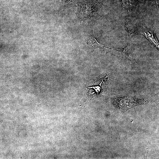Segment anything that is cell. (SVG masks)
Masks as SVG:
<instances>
[{
    "label": "cell",
    "instance_id": "obj_4",
    "mask_svg": "<svg viewBox=\"0 0 159 159\" xmlns=\"http://www.w3.org/2000/svg\"><path fill=\"white\" fill-rule=\"evenodd\" d=\"M139 28L140 29L138 31L140 34L144 35L152 44L158 49V42L153 33L143 26Z\"/></svg>",
    "mask_w": 159,
    "mask_h": 159
},
{
    "label": "cell",
    "instance_id": "obj_8",
    "mask_svg": "<svg viewBox=\"0 0 159 159\" xmlns=\"http://www.w3.org/2000/svg\"><path fill=\"white\" fill-rule=\"evenodd\" d=\"M149 149H148V148H147L146 149V150H147V154H146V158H147V156H148V152H149Z\"/></svg>",
    "mask_w": 159,
    "mask_h": 159
},
{
    "label": "cell",
    "instance_id": "obj_2",
    "mask_svg": "<svg viewBox=\"0 0 159 159\" xmlns=\"http://www.w3.org/2000/svg\"><path fill=\"white\" fill-rule=\"evenodd\" d=\"M148 100L128 96H119L112 98V103L115 108L123 113L137 106L147 103Z\"/></svg>",
    "mask_w": 159,
    "mask_h": 159
},
{
    "label": "cell",
    "instance_id": "obj_3",
    "mask_svg": "<svg viewBox=\"0 0 159 159\" xmlns=\"http://www.w3.org/2000/svg\"><path fill=\"white\" fill-rule=\"evenodd\" d=\"M84 39V43L86 47L91 51L98 48L110 49V47L105 46L97 42L95 37L91 24H88L85 28Z\"/></svg>",
    "mask_w": 159,
    "mask_h": 159
},
{
    "label": "cell",
    "instance_id": "obj_7",
    "mask_svg": "<svg viewBox=\"0 0 159 159\" xmlns=\"http://www.w3.org/2000/svg\"><path fill=\"white\" fill-rule=\"evenodd\" d=\"M63 6L66 7L76 6V0H61Z\"/></svg>",
    "mask_w": 159,
    "mask_h": 159
},
{
    "label": "cell",
    "instance_id": "obj_6",
    "mask_svg": "<svg viewBox=\"0 0 159 159\" xmlns=\"http://www.w3.org/2000/svg\"><path fill=\"white\" fill-rule=\"evenodd\" d=\"M111 49L120 52H122V53H124L126 55H127L133 61L135 62V61H134V60L132 56H131L130 52L129 44L126 47L122 49H117L111 48Z\"/></svg>",
    "mask_w": 159,
    "mask_h": 159
},
{
    "label": "cell",
    "instance_id": "obj_5",
    "mask_svg": "<svg viewBox=\"0 0 159 159\" xmlns=\"http://www.w3.org/2000/svg\"><path fill=\"white\" fill-rule=\"evenodd\" d=\"M126 30L130 40L134 36L140 34L138 29L135 25L131 21L127 20L125 24Z\"/></svg>",
    "mask_w": 159,
    "mask_h": 159
},
{
    "label": "cell",
    "instance_id": "obj_1",
    "mask_svg": "<svg viewBox=\"0 0 159 159\" xmlns=\"http://www.w3.org/2000/svg\"><path fill=\"white\" fill-rule=\"evenodd\" d=\"M102 3L100 0H76L77 9L75 22L88 24L91 22L97 14Z\"/></svg>",
    "mask_w": 159,
    "mask_h": 159
}]
</instances>
